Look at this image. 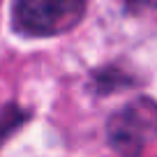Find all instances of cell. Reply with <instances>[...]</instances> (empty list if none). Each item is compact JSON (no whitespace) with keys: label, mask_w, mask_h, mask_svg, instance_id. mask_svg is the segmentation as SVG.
Listing matches in <instances>:
<instances>
[{"label":"cell","mask_w":157,"mask_h":157,"mask_svg":"<svg viewBox=\"0 0 157 157\" xmlns=\"http://www.w3.org/2000/svg\"><path fill=\"white\" fill-rule=\"evenodd\" d=\"M109 143L123 157H139L157 139V102L139 97L111 116L106 125Z\"/></svg>","instance_id":"obj_1"},{"label":"cell","mask_w":157,"mask_h":157,"mask_svg":"<svg viewBox=\"0 0 157 157\" xmlns=\"http://www.w3.org/2000/svg\"><path fill=\"white\" fill-rule=\"evenodd\" d=\"M86 12V0H16L14 25L25 35H60L74 28Z\"/></svg>","instance_id":"obj_2"},{"label":"cell","mask_w":157,"mask_h":157,"mask_svg":"<svg viewBox=\"0 0 157 157\" xmlns=\"http://www.w3.org/2000/svg\"><path fill=\"white\" fill-rule=\"evenodd\" d=\"M125 2L132 12H143V10H155L157 7V0H125Z\"/></svg>","instance_id":"obj_3"}]
</instances>
